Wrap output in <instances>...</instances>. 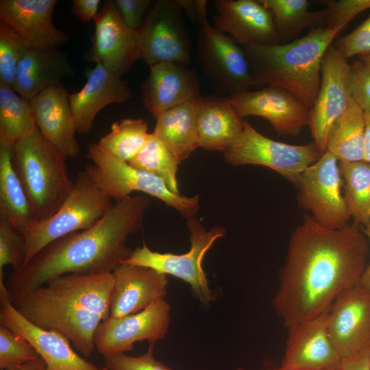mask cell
Masks as SVG:
<instances>
[{
    "label": "cell",
    "instance_id": "cell-5",
    "mask_svg": "<svg viewBox=\"0 0 370 370\" xmlns=\"http://www.w3.org/2000/svg\"><path fill=\"white\" fill-rule=\"evenodd\" d=\"M66 159L44 138L38 127L12 147V164L36 221L53 215L73 188Z\"/></svg>",
    "mask_w": 370,
    "mask_h": 370
},
{
    "label": "cell",
    "instance_id": "cell-21",
    "mask_svg": "<svg viewBox=\"0 0 370 370\" xmlns=\"http://www.w3.org/2000/svg\"><path fill=\"white\" fill-rule=\"evenodd\" d=\"M114 286L110 317H121L139 312L167 293V275L153 269L121 263L112 272Z\"/></svg>",
    "mask_w": 370,
    "mask_h": 370
},
{
    "label": "cell",
    "instance_id": "cell-29",
    "mask_svg": "<svg viewBox=\"0 0 370 370\" xmlns=\"http://www.w3.org/2000/svg\"><path fill=\"white\" fill-rule=\"evenodd\" d=\"M12 147L0 144V218L23 234L36 221L12 164Z\"/></svg>",
    "mask_w": 370,
    "mask_h": 370
},
{
    "label": "cell",
    "instance_id": "cell-20",
    "mask_svg": "<svg viewBox=\"0 0 370 370\" xmlns=\"http://www.w3.org/2000/svg\"><path fill=\"white\" fill-rule=\"evenodd\" d=\"M214 27L241 47L277 44L270 11L260 0H216Z\"/></svg>",
    "mask_w": 370,
    "mask_h": 370
},
{
    "label": "cell",
    "instance_id": "cell-41",
    "mask_svg": "<svg viewBox=\"0 0 370 370\" xmlns=\"http://www.w3.org/2000/svg\"><path fill=\"white\" fill-rule=\"evenodd\" d=\"M333 45L346 59L370 53V15L352 32L333 42Z\"/></svg>",
    "mask_w": 370,
    "mask_h": 370
},
{
    "label": "cell",
    "instance_id": "cell-51",
    "mask_svg": "<svg viewBox=\"0 0 370 370\" xmlns=\"http://www.w3.org/2000/svg\"><path fill=\"white\" fill-rule=\"evenodd\" d=\"M358 59L370 69V53L358 56Z\"/></svg>",
    "mask_w": 370,
    "mask_h": 370
},
{
    "label": "cell",
    "instance_id": "cell-12",
    "mask_svg": "<svg viewBox=\"0 0 370 370\" xmlns=\"http://www.w3.org/2000/svg\"><path fill=\"white\" fill-rule=\"evenodd\" d=\"M200 25L197 59L212 87L227 96L249 90L253 85L243 47L210 25L207 18Z\"/></svg>",
    "mask_w": 370,
    "mask_h": 370
},
{
    "label": "cell",
    "instance_id": "cell-14",
    "mask_svg": "<svg viewBox=\"0 0 370 370\" xmlns=\"http://www.w3.org/2000/svg\"><path fill=\"white\" fill-rule=\"evenodd\" d=\"M350 99L349 63L332 44L323 56L319 91L310 108L308 126L321 153L326 151L330 127L345 110Z\"/></svg>",
    "mask_w": 370,
    "mask_h": 370
},
{
    "label": "cell",
    "instance_id": "cell-11",
    "mask_svg": "<svg viewBox=\"0 0 370 370\" xmlns=\"http://www.w3.org/2000/svg\"><path fill=\"white\" fill-rule=\"evenodd\" d=\"M138 34L140 59L149 66L161 62L190 64L191 44L177 0L156 1Z\"/></svg>",
    "mask_w": 370,
    "mask_h": 370
},
{
    "label": "cell",
    "instance_id": "cell-26",
    "mask_svg": "<svg viewBox=\"0 0 370 370\" xmlns=\"http://www.w3.org/2000/svg\"><path fill=\"white\" fill-rule=\"evenodd\" d=\"M197 130L199 146L223 153L241 138L244 120L227 97H199L197 105Z\"/></svg>",
    "mask_w": 370,
    "mask_h": 370
},
{
    "label": "cell",
    "instance_id": "cell-53",
    "mask_svg": "<svg viewBox=\"0 0 370 370\" xmlns=\"http://www.w3.org/2000/svg\"><path fill=\"white\" fill-rule=\"evenodd\" d=\"M369 358H370V351H369Z\"/></svg>",
    "mask_w": 370,
    "mask_h": 370
},
{
    "label": "cell",
    "instance_id": "cell-44",
    "mask_svg": "<svg viewBox=\"0 0 370 370\" xmlns=\"http://www.w3.org/2000/svg\"><path fill=\"white\" fill-rule=\"evenodd\" d=\"M100 2L99 0H74L71 12L78 19L88 22L94 20L99 13Z\"/></svg>",
    "mask_w": 370,
    "mask_h": 370
},
{
    "label": "cell",
    "instance_id": "cell-22",
    "mask_svg": "<svg viewBox=\"0 0 370 370\" xmlns=\"http://www.w3.org/2000/svg\"><path fill=\"white\" fill-rule=\"evenodd\" d=\"M69 95L60 83L43 90L29 103L44 138L66 158H75L80 147L75 137L77 129Z\"/></svg>",
    "mask_w": 370,
    "mask_h": 370
},
{
    "label": "cell",
    "instance_id": "cell-9",
    "mask_svg": "<svg viewBox=\"0 0 370 370\" xmlns=\"http://www.w3.org/2000/svg\"><path fill=\"white\" fill-rule=\"evenodd\" d=\"M295 186L299 206L310 212L318 223L330 229L348 225L351 217L342 193L339 162L331 153L326 151L308 166Z\"/></svg>",
    "mask_w": 370,
    "mask_h": 370
},
{
    "label": "cell",
    "instance_id": "cell-4",
    "mask_svg": "<svg viewBox=\"0 0 370 370\" xmlns=\"http://www.w3.org/2000/svg\"><path fill=\"white\" fill-rule=\"evenodd\" d=\"M341 30L317 27L286 44L243 47L253 86L282 88L310 108L320 86L323 56Z\"/></svg>",
    "mask_w": 370,
    "mask_h": 370
},
{
    "label": "cell",
    "instance_id": "cell-39",
    "mask_svg": "<svg viewBox=\"0 0 370 370\" xmlns=\"http://www.w3.org/2000/svg\"><path fill=\"white\" fill-rule=\"evenodd\" d=\"M323 28L344 29L362 12L370 9V0H331L323 1Z\"/></svg>",
    "mask_w": 370,
    "mask_h": 370
},
{
    "label": "cell",
    "instance_id": "cell-2",
    "mask_svg": "<svg viewBox=\"0 0 370 370\" xmlns=\"http://www.w3.org/2000/svg\"><path fill=\"white\" fill-rule=\"evenodd\" d=\"M149 204V199L140 195L116 201L92 226L49 244L10 273L5 283L10 296L65 274L112 272L131 254L126 241L140 228Z\"/></svg>",
    "mask_w": 370,
    "mask_h": 370
},
{
    "label": "cell",
    "instance_id": "cell-16",
    "mask_svg": "<svg viewBox=\"0 0 370 370\" xmlns=\"http://www.w3.org/2000/svg\"><path fill=\"white\" fill-rule=\"evenodd\" d=\"M0 324L26 338L47 364L49 370H99L81 357L64 336L40 328L25 319L14 307L0 276Z\"/></svg>",
    "mask_w": 370,
    "mask_h": 370
},
{
    "label": "cell",
    "instance_id": "cell-31",
    "mask_svg": "<svg viewBox=\"0 0 370 370\" xmlns=\"http://www.w3.org/2000/svg\"><path fill=\"white\" fill-rule=\"evenodd\" d=\"M36 127L29 100L0 85V144L14 146Z\"/></svg>",
    "mask_w": 370,
    "mask_h": 370
},
{
    "label": "cell",
    "instance_id": "cell-19",
    "mask_svg": "<svg viewBox=\"0 0 370 370\" xmlns=\"http://www.w3.org/2000/svg\"><path fill=\"white\" fill-rule=\"evenodd\" d=\"M328 311L286 328L282 367L312 369L339 367L342 358L328 332Z\"/></svg>",
    "mask_w": 370,
    "mask_h": 370
},
{
    "label": "cell",
    "instance_id": "cell-43",
    "mask_svg": "<svg viewBox=\"0 0 370 370\" xmlns=\"http://www.w3.org/2000/svg\"><path fill=\"white\" fill-rule=\"evenodd\" d=\"M115 6L125 25L138 31L142 26L145 14L150 5V0H115Z\"/></svg>",
    "mask_w": 370,
    "mask_h": 370
},
{
    "label": "cell",
    "instance_id": "cell-33",
    "mask_svg": "<svg viewBox=\"0 0 370 370\" xmlns=\"http://www.w3.org/2000/svg\"><path fill=\"white\" fill-rule=\"evenodd\" d=\"M150 134L143 119L126 118L113 123L110 131L97 144L115 158L129 162L143 147Z\"/></svg>",
    "mask_w": 370,
    "mask_h": 370
},
{
    "label": "cell",
    "instance_id": "cell-35",
    "mask_svg": "<svg viewBox=\"0 0 370 370\" xmlns=\"http://www.w3.org/2000/svg\"><path fill=\"white\" fill-rule=\"evenodd\" d=\"M180 161L153 133L138 153L128 163L133 167L162 180L169 189L180 194L177 173Z\"/></svg>",
    "mask_w": 370,
    "mask_h": 370
},
{
    "label": "cell",
    "instance_id": "cell-49",
    "mask_svg": "<svg viewBox=\"0 0 370 370\" xmlns=\"http://www.w3.org/2000/svg\"><path fill=\"white\" fill-rule=\"evenodd\" d=\"M362 230L366 236L370 239V223L368 225L362 227ZM359 284L361 286L370 289V264L365 268L360 280Z\"/></svg>",
    "mask_w": 370,
    "mask_h": 370
},
{
    "label": "cell",
    "instance_id": "cell-38",
    "mask_svg": "<svg viewBox=\"0 0 370 370\" xmlns=\"http://www.w3.org/2000/svg\"><path fill=\"white\" fill-rule=\"evenodd\" d=\"M25 242L23 234L10 223L0 218V273L3 267L11 265L13 271L20 270L24 264Z\"/></svg>",
    "mask_w": 370,
    "mask_h": 370
},
{
    "label": "cell",
    "instance_id": "cell-15",
    "mask_svg": "<svg viewBox=\"0 0 370 370\" xmlns=\"http://www.w3.org/2000/svg\"><path fill=\"white\" fill-rule=\"evenodd\" d=\"M328 330L342 359L370 351V289L358 284L340 294L328 311Z\"/></svg>",
    "mask_w": 370,
    "mask_h": 370
},
{
    "label": "cell",
    "instance_id": "cell-28",
    "mask_svg": "<svg viewBox=\"0 0 370 370\" xmlns=\"http://www.w3.org/2000/svg\"><path fill=\"white\" fill-rule=\"evenodd\" d=\"M197 99L174 107L156 119L152 133L180 162L200 147L196 121Z\"/></svg>",
    "mask_w": 370,
    "mask_h": 370
},
{
    "label": "cell",
    "instance_id": "cell-6",
    "mask_svg": "<svg viewBox=\"0 0 370 370\" xmlns=\"http://www.w3.org/2000/svg\"><path fill=\"white\" fill-rule=\"evenodd\" d=\"M114 203L85 171L79 172L71 192L60 208L48 219L34 222L23 234L25 260L22 268L49 244L92 226L111 209Z\"/></svg>",
    "mask_w": 370,
    "mask_h": 370
},
{
    "label": "cell",
    "instance_id": "cell-30",
    "mask_svg": "<svg viewBox=\"0 0 370 370\" xmlns=\"http://www.w3.org/2000/svg\"><path fill=\"white\" fill-rule=\"evenodd\" d=\"M365 112L351 97L342 114L330 128L326 151L338 162L364 160Z\"/></svg>",
    "mask_w": 370,
    "mask_h": 370
},
{
    "label": "cell",
    "instance_id": "cell-42",
    "mask_svg": "<svg viewBox=\"0 0 370 370\" xmlns=\"http://www.w3.org/2000/svg\"><path fill=\"white\" fill-rule=\"evenodd\" d=\"M349 88L353 100L370 112V69L358 59L349 63Z\"/></svg>",
    "mask_w": 370,
    "mask_h": 370
},
{
    "label": "cell",
    "instance_id": "cell-8",
    "mask_svg": "<svg viewBox=\"0 0 370 370\" xmlns=\"http://www.w3.org/2000/svg\"><path fill=\"white\" fill-rule=\"evenodd\" d=\"M190 249L185 254L160 253L151 250L145 243L132 250L130 256L121 263L143 266L166 275L175 276L188 283L195 297L205 306H209L217 297L209 286L204 271L203 259L225 231L221 226L207 230L195 217L187 219Z\"/></svg>",
    "mask_w": 370,
    "mask_h": 370
},
{
    "label": "cell",
    "instance_id": "cell-52",
    "mask_svg": "<svg viewBox=\"0 0 370 370\" xmlns=\"http://www.w3.org/2000/svg\"><path fill=\"white\" fill-rule=\"evenodd\" d=\"M99 370H106V369L103 367L101 368Z\"/></svg>",
    "mask_w": 370,
    "mask_h": 370
},
{
    "label": "cell",
    "instance_id": "cell-3",
    "mask_svg": "<svg viewBox=\"0 0 370 370\" xmlns=\"http://www.w3.org/2000/svg\"><path fill=\"white\" fill-rule=\"evenodd\" d=\"M113 286L112 272L69 273L10 297L29 321L59 333L89 357L95 349V331L110 316Z\"/></svg>",
    "mask_w": 370,
    "mask_h": 370
},
{
    "label": "cell",
    "instance_id": "cell-45",
    "mask_svg": "<svg viewBox=\"0 0 370 370\" xmlns=\"http://www.w3.org/2000/svg\"><path fill=\"white\" fill-rule=\"evenodd\" d=\"M188 16L195 22L201 23L206 19V5L205 0H177Z\"/></svg>",
    "mask_w": 370,
    "mask_h": 370
},
{
    "label": "cell",
    "instance_id": "cell-17",
    "mask_svg": "<svg viewBox=\"0 0 370 370\" xmlns=\"http://www.w3.org/2000/svg\"><path fill=\"white\" fill-rule=\"evenodd\" d=\"M227 98L242 119L249 116L263 118L280 136H297L309 124L310 108L280 87L249 90Z\"/></svg>",
    "mask_w": 370,
    "mask_h": 370
},
{
    "label": "cell",
    "instance_id": "cell-37",
    "mask_svg": "<svg viewBox=\"0 0 370 370\" xmlns=\"http://www.w3.org/2000/svg\"><path fill=\"white\" fill-rule=\"evenodd\" d=\"M40 357L24 337L0 324V369L23 364Z\"/></svg>",
    "mask_w": 370,
    "mask_h": 370
},
{
    "label": "cell",
    "instance_id": "cell-32",
    "mask_svg": "<svg viewBox=\"0 0 370 370\" xmlns=\"http://www.w3.org/2000/svg\"><path fill=\"white\" fill-rule=\"evenodd\" d=\"M339 167L350 217L362 227L370 223V163L339 162Z\"/></svg>",
    "mask_w": 370,
    "mask_h": 370
},
{
    "label": "cell",
    "instance_id": "cell-46",
    "mask_svg": "<svg viewBox=\"0 0 370 370\" xmlns=\"http://www.w3.org/2000/svg\"><path fill=\"white\" fill-rule=\"evenodd\" d=\"M338 370H370L369 351L342 359Z\"/></svg>",
    "mask_w": 370,
    "mask_h": 370
},
{
    "label": "cell",
    "instance_id": "cell-36",
    "mask_svg": "<svg viewBox=\"0 0 370 370\" xmlns=\"http://www.w3.org/2000/svg\"><path fill=\"white\" fill-rule=\"evenodd\" d=\"M29 49L8 25L0 23V85L13 86L17 66Z\"/></svg>",
    "mask_w": 370,
    "mask_h": 370
},
{
    "label": "cell",
    "instance_id": "cell-27",
    "mask_svg": "<svg viewBox=\"0 0 370 370\" xmlns=\"http://www.w3.org/2000/svg\"><path fill=\"white\" fill-rule=\"evenodd\" d=\"M73 75L74 69L68 58L58 47L29 48L18 64L12 88L30 100Z\"/></svg>",
    "mask_w": 370,
    "mask_h": 370
},
{
    "label": "cell",
    "instance_id": "cell-1",
    "mask_svg": "<svg viewBox=\"0 0 370 370\" xmlns=\"http://www.w3.org/2000/svg\"><path fill=\"white\" fill-rule=\"evenodd\" d=\"M369 251L354 223L330 229L310 215L292 232L272 300L286 328L327 312L336 298L359 284Z\"/></svg>",
    "mask_w": 370,
    "mask_h": 370
},
{
    "label": "cell",
    "instance_id": "cell-13",
    "mask_svg": "<svg viewBox=\"0 0 370 370\" xmlns=\"http://www.w3.org/2000/svg\"><path fill=\"white\" fill-rule=\"evenodd\" d=\"M171 306L164 299L157 300L146 309L121 317H108L95 333V349L104 357L125 353L136 342L147 341L149 349L167 334Z\"/></svg>",
    "mask_w": 370,
    "mask_h": 370
},
{
    "label": "cell",
    "instance_id": "cell-47",
    "mask_svg": "<svg viewBox=\"0 0 370 370\" xmlns=\"http://www.w3.org/2000/svg\"><path fill=\"white\" fill-rule=\"evenodd\" d=\"M47 364L40 356L36 359L29 360L23 364L2 369L1 370H47Z\"/></svg>",
    "mask_w": 370,
    "mask_h": 370
},
{
    "label": "cell",
    "instance_id": "cell-34",
    "mask_svg": "<svg viewBox=\"0 0 370 370\" xmlns=\"http://www.w3.org/2000/svg\"><path fill=\"white\" fill-rule=\"evenodd\" d=\"M270 11L279 36H289L305 29L323 27V10L311 12L307 0H260Z\"/></svg>",
    "mask_w": 370,
    "mask_h": 370
},
{
    "label": "cell",
    "instance_id": "cell-50",
    "mask_svg": "<svg viewBox=\"0 0 370 370\" xmlns=\"http://www.w3.org/2000/svg\"><path fill=\"white\" fill-rule=\"evenodd\" d=\"M236 370H247L243 368H238ZM269 370H338V367L337 369H293V368H286L280 366L278 368H273Z\"/></svg>",
    "mask_w": 370,
    "mask_h": 370
},
{
    "label": "cell",
    "instance_id": "cell-23",
    "mask_svg": "<svg viewBox=\"0 0 370 370\" xmlns=\"http://www.w3.org/2000/svg\"><path fill=\"white\" fill-rule=\"evenodd\" d=\"M57 0H1L0 20L10 26L32 49L58 47L69 40L56 27L53 12Z\"/></svg>",
    "mask_w": 370,
    "mask_h": 370
},
{
    "label": "cell",
    "instance_id": "cell-25",
    "mask_svg": "<svg viewBox=\"0 0 370 370\" xmlns=\"http://www.w3.org/2000/svg\"><path fill=\"white\" fill-rule=\"evenodd\" d=\"M132 96L131 89L121 76L96 64L82 88L69 95L77 132L88 133L101 109L112 103H123Z\"/></svg>",
    "mask_w": 370,
    "mask_h": 370
},
{
    "label": "cell",
    "instance_id": "cell-48",
    "mask_svg": "<svg viewBox=\"0 0 370 370\" xmlns=\"http://www.w3.org/2000/svg\"><path fill=\"white\" fill-rule=\"evenodd\" d=\"M365 120L364 160L370 163V112H365Z\"/></svg>",
    "mask_w": 370,
    "mask_h": 370
},
{
    "label": "cell",
    "instance_id": "cell-24",
    "mask_svg": "<svg viewBox=\"0 0 370 370\" xmlns=\"http://www.w3.org/2000/svg\"><path fill=\"white\" fill-rule=\"evenodd\" d=\"M141 88L143 103L155 119L174 107L201 97L196 73L187 66L172 62L150 66Z\"/></svg>",
    "mask_w": 370,
    "mask_h": 370
},
{
    "label": "cell",
    "instance_id": "cell-40",
    "mask_svg": "<svg viewBox=\"0 0 370 370\" xmlns=\"http://www.w3.org/2000/svg\"><path fill=\"white\" fill-rule=\"evenodd\" d=\"M106 370H175L153 356V350L139 356H129L125 353L105 357Z\"/></svg>",
    "mask_w": 370,
    "mask_h": 370
},
{
    "label": "cell",
    "instance_id": "cell-18",
    "mask_svg": "<svg viewBox=\"0 0 370 370\" xmlns=\"http://www.w3.org/2000/svg\"><path fill=\"white\" fill-rule=\"evenodd\" d=\"M90 58L121 77L140 59L138 31L122 20L114 1H106L94 19Z\"/></svg>",
    "mask_w": 370,
    "mask_h": 370
},
{
    "label": "cell",
    "instance_id": "cell-10",
    "mask_svg": "<svg viewBox=\"0 0 370 370\" xmlns=\"http://www.w3.org/2000/svg\"><path fill=\"white\" fill-rule=\"evenodd\" d=\"M241 140L224 152L227 163L234 166L260 165L269 168L293 185L300 174L323 154L314 143L291 145L264 136L245 121Z\"/></svg>",
    "mask_w": 370,
    "mask_h": 370
},
{
    "label": "cell",
    "instance_id": "cell-54",
    "mask_svg": "<svg viewBox=\"0 0 370 370\" xmlns=\"http://www.w3.org/2000/svg\"><path fill=\"white\" fill-rule=\"evenodd\" d=\"M47 370H49V369H47Z\"/></svg>",
    "mask_w": 370,
    "mask_h": 370
},
{
    "label": "cell",
    "instance_id": "cell-7",
    "mask_svg": "<svg viewBox=\"0 0 370 370\" xmlns=\"http://www.w3.org/2000/svg\"><path fill=\"white\" fill-rule=\"evenodd\" d=\"M87 158L92 164L85 171L92 182L114 201L140 191L164 201L188 219L199 209L198 195L192 197L172 192L160 177L137 169L110 155L97 143L89 145Z\"/></svg>",
    "mask_w": 370,
    "mask_h": 370
}]
</instances>
